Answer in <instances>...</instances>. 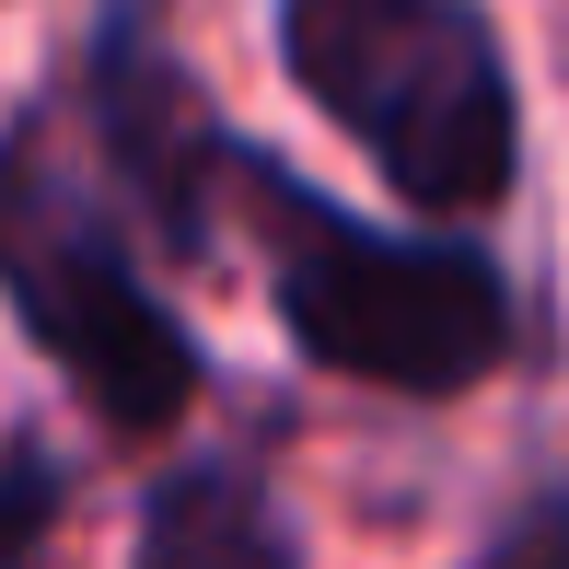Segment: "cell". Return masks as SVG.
Returning <instances> with one entry per match:
<instances>
[{"label": "cell", "mask_w": 569, "mask_h": 569, "mask_svg": "<svg viewBox=\"0 0 569 569\" xmlns=\"http://www.w3.org/2000/svg\"><path fill=\"white\" fill-rule=\"evenodd\" d=\"M279 70L407 210H500L523 174L511 59L477 0H279Z\"/></svg>", "instance_id": "obj_1"}, {"label": "cell", "mask_w": 569, "mask_h": 569, "mask_svg": "<svg viewBox=\"0 0 569 569\" xmlns=\"http://www.w3.org/2000/svg\"><path fill=\"white\" fill-rule=\"evenodd\" d=\"M244 187L268 198L279 244V326L302 360L383 396H465L511 360V279L453 232H383L349 221L338 198H315L291 163L256 151Z\"/></svg>", "instance_id": "obj_2"}, {"label": "cell", "mask_w": 569, "mask_h": 569, "mask_svg": "<svg viewBox=\"0 0 569 569\" xmlns=\"http://www.w3.org/2000/svg\"><path fill=\"white\" fill-rule=\"evenodd\" d=\"M0 302L93 396L106 430H174L198 407V338L140 279L93 151H59L47 117L0 128Z\"/></svg>", "instance_id": "obj_3"}, {"label": "cell", "mask_w": 569, "mask_h": 569, "mask_svg": "<svg viewBox=\"0 0 569 569\" xmlns=\"http://www.w3.org/2000/svg\"><path fill=\"white\" fill-rule=\"evenodd\" d=\"M82 140H93V174L163 232L174 256L210 244V198L244 187V140L210 117V93L187 82V59H163V47L140 36V12H106V36H93L82 59Z\"/></svg>", "instance_id": "obj_4"}, {"label": "cell", "mask_w": 569, "mask_h": 569, "mask_svg": "<svg viewBox=\"0 0 569 569\" xmlns=\"http://www.w3.org/2000/svg\"><path fill=\"white\" fill-rule=\"evenodd\" d=\"M128 569H302V547H291V511H279L268 477H244V465H174V477L140 488Z\"/></svg>", "instance_id": "obj_5"}, {"label": "cell", "mask_w": 569, "mask_h": 569, "mask_svg": "<svg viewBox=\"0 0 569 569\" xmlns=\"http://www.w3.org/2000/svg\"><path fill=\"white\" fill-rule=\"evenodd\" d=\"M47 535H59V453L0 442V569H36Z\"/></svg>", "instance_id": "obj_6"}, {"label": "cell", "mask_w": 569, "mask_h": 569, "mask_svg": "<svg viewBox=\"0 0 569 569\" xmlns=\"http://www.w3.org/2000/svg\"><path fill=\"white\" fill-rule=\"evenodd\" d=\"M500 569H569V500H547V511H535V523L500 547Z\"/></svg>", "instance_id": "obj_7"}]
</instances>
